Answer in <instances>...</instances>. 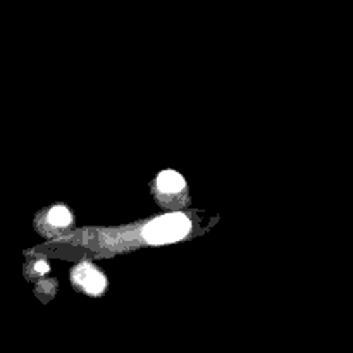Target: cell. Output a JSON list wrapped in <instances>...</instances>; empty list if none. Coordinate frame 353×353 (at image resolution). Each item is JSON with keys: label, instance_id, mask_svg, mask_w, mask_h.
Here are the masks:
<instances>
[{"label": "cell", "instance_id": "cell-2", "mask_svg": "<svg viewBox=\"0 0 353 353\" xmlns=\"http://www.w3.org/2000/svg\"><path fill=\"white\" fill-rule=\"evenodd\" d=\"M75 278L76 281L83 283V286L86 288V291L88 293H93V295H96V293H100L102 289L105 288V278L100 272H96L95 269L90 267V265H83V267L76 269L75 271Z\"/></svg>", "mask_w": 353, "mask_h": 353}, {"label": "cell", "instance_id": "cell-3", "mask_svg": "<svg viewBox=\"0 0 353 353\" xmlns=\"http://www.w3.org/2000/svg\"><path fill=\"white\" fill-rule=\"evenodd\" d=\"M157 185L161 188V192L176 193L185 186V179L176 171H164L162 174H159Z\"/></svg>", "mask_w": 353, "mask_h": 353}, {"label": "cell", "instance_id": "cell-1", "mask_svg": "<svg viewBox=\"0 0 353 353\" xmlns=\"http://www.w3.org/2000/svg\"><path fill=\"white\" fill-rule=\"evenodd\" d=\"M189 233V221L183 214H169L155 219L143 229V236L146 241L161 245V243H172L185 238Z\"/></svg>", "mask_w": 353, "mask_h": 353}, {"label": "cell", "instance_id": "cell-4", "mask_svg": "<svg viewBox=\"0 0 353 353\" xmlns=\"http://www.w3.org/2000/svg\"><path fill=\"white\" fill-rule=\"evenodd\" d=\"M49 221L50 224L64 228V226H68L71 222V214H69V211L66 207H54L50 211Z\"/></svg>", "mask_w": 353, "mask_h": 353}, {"label": "cell", "instance_id": "cell-5", "mask_svg": "<svg viewBox=\"0 0 353 353\" xmlns=\"http://www.w3.org/2000/svg\"><path fill=\"white\" fill-rule=\"evenodd\" d=\"M35 269H36V271H38V272H49V265H47L45 262H36Z\"/></svg>", "mask_w": 353, "mask_h": 353}]
</instances>
